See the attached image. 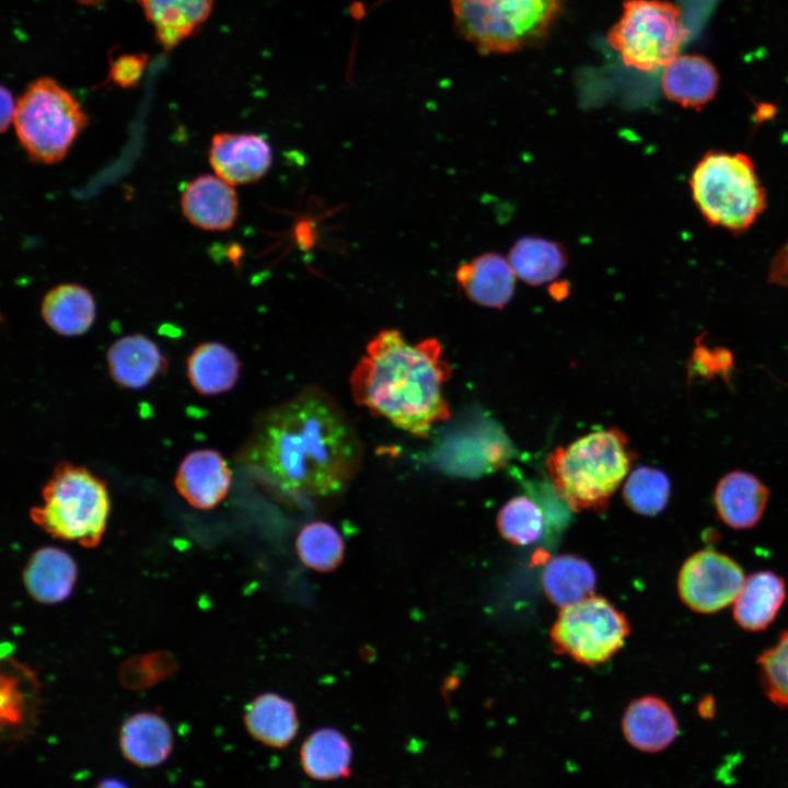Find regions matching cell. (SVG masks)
<instances>
[{
    "instance_id": "1",
    "label": "cell",
    "mask_w": 788,
    "mask_h": 788,
    "mask_svg": "<svg viewBox=\"0 0 788 788\" xmlns=\"http://www.w3.org/2000/svg\"><path fill=\"white\" fill-rule=\"evenodd\" d=\"M362 460L360 438L341 407L316 386L263 412L239 461L276 486L313 497L341 493Z\"/></svg>"
},
{
    "instance_id": "2",
    "label": "cell",
    "mask_w": 788,
    "mask_h": 788,
    "mask_svg": "<svg viewBox=\"0 0 788 788\" xmlns=\"http://www.w3.org/2000/svg\"><path fill=\"white\" fill-rule=\"evenodd\" d=\"M451 367L438 339L410 344L397 329L379 332L350 373L354 401L419 438L450 417L443 385Z\"/></svg>"
},
{
    "instance_id": "3",
    "label": "cell",
    "mask_w": 788,
    "mask_h": 788,
    "mask_svg": "<svg viewBox=\"0 0 788 788\" xmlns=\"http://www.w3.org/2000/svg\"><path fill=\"white\" fill-rule=\"evenodd\" d=\"M634 460L625 433L607 428L554 449L546 467L556 493L571 509L601 511L626 479Z\"/></svg>"
},
{
    "instance_id": "4",
    "label": "cell",
    "mask_w": 788,
    "mask_h": 788,
    "mask_svg": "<svg viewBox=\"0 0 788 788\" xmlns=\"http://www.w3.org/2000/svg\"><path fill=\"white\" fill-rule=\"evenodd\" d=\"M43 502L32 520L51 536L96 546L106 529L109 496L106 483L85 466L59 462L42 490Z\"/></svg>"
},
{
    "instance_id": "5",
    "label": "cell",
    "mask_w": 788,
    "mask_h": 788,
    "mask_svg": "<svg viewBox=\"0 0 788 788\" xmlns=\"http://www.w3.org/2000/svg\"><path fill=\"white\" fill-rule=\"evenodd\" d=\"M457 31L482 54H509L541 42L563 0H451Z\"/></svg>"
},
{
    "instance_id": "6",
    "label": "cell",
    "mask_w": 788,
    "mask_h": 788,
    "mask_svg": "<svg viewBox=\"0 0 788 788\" xmlns=\"http://www.w3.org/2000/svg\"><path fill=\"white\" fill-rule=\"evenodd\" d=\"M690 185L698 210L711 225L744 231L765 208L754 163L743 153L707 152L694 167Z\"/></svg>"
},
{
    "instance_id": "7",
    "label": "cell",
    "mask_w": 788,
    "mask_h": 788,
    "mask_svg": "<svg viewBox=\"0 0 788 788\" xmlns=\"http://www.w3.org/2000/svg\"><path fill=\"white\" fill-rule=\"evenodd\" d=\"M80 103L54 79L33 81L16 101L13 125L27 157L56 163L88 124Z\"/></svg>"
},
{
    "instance_id": "8",
    "label": "cell",
    "mask_w": 788,
    "mask_h": 788,
    "mask_svg": "<svg viewBox=\"0 0 788 788\" xmlns=\"http://www.w3.org/2000/svg\"><path fill=\"white\" fill-rule=\"evenodd\" d=\"M687 34L674 3L626 0L619 19L607 33V43L626 66L656 71L679 55Z\"/></svg>"
},
{
    "instance_id": "9",
    "label": "cell",
    "mask_w": 788,
    "mask_h": 788,
    "mask_svg": "<svg viewBox=\"0 0 788 788\" xmlns=\"http://www.w3.org/2000/svg\"><path fill=\"white\" fill-rule=\"evenodd\" d=\"M630 627L605 598L590 595L561 607L551 629L554 649L586 665L606 662L623 646Z\"/></svg>"
},
{
    "instance_id": "10",
    "label": "cell",
    "mask_w": 788,
    "mask_h": 788,
    "mask_svg": "<svg viewBox=\"0 0 788 788\" xmlns=\"http://www.w3.org/2000/svg\"><path fill=\"white\" fill-rule=\"evenodd\" d=\"M744 579L734 559L707 548L685 559L677 575V592L690 610L712 614L734 602Z\"/></svg>"
},
{
    "instance_id": "11",
    "label": "cell",
    "mask_w": 788,
    "mask_h": 788,
    "mask_svg": "<svg viewBox=\"0 0 788 788\" xmlns=\"http://www.w3.org/2000/svg\"><path fill=\"white\" fill-rule=\"evenodd\" d=\"M209 163L229 184H250L270 170L273 149L262 135L218 132L210 142Z\"/></svg>"
},
{
    "instance_id": "12",
    "label": "cell",
    "mask_w": 788,
    "mask_h": 788,
    "mask_svg": "<svg viewBox=\"0 0 788 788\" xmlns=\"http://www.w3.org/2000/svg\"><path fill=\"white\" fill-rule=\"evenodd\" d=\"M181 208L195 227L208 231L230 229L239 212L237 196L231 184L205 174L189 181L181 194Z\"/></svg>"
},
{
    "instance_id": "13",
    "label": "cell",
    "mask_w": 788,
    "mask_h": 788,
    "mask_svg": "<svg viewBox=\"0 0 788 788\" xmlns=\"http://www.w3.org/2000/svg\"><path fill=\"white\" fill-rule=\"evenodd\" d=\"M231 471L223 456L210 449L195 450L181 462L175 487L197 509H211L227 496Z\"/></svg>"
},
{
    "instance_id": "14",
    "label": "cell",
    "mask_w": 788,
    "mask_h": 788,
    "mask_svg": "<svg viewBox=\"0 0 788 788\" xmlns=\"http://www.w3.org/2000/svg\"><path fill=\"white\" fill-rule=\"evenodd\" d=\"M768 499V487L755 475L745 471L725 474L714 491L718 517L734 530L755 526L764 514Z\"/></svg>"
},
{
    "instance_id": "15",
    "label": "cell",
    "mask_w": 788,
    "mask_h": 788,
    "mask_svg": "<svg viewBox=\"0 0 788 788\" xmlns=\"http://www.w3.org/2000/svg\"><path fill=\"white\" fill-rule=\"evenodd\" d=\"M622 731L633 748L657 753L674 742L679 723L667 702L658 696L646 695L627 706L622 718Z\"/></svg>"
},
{
    "instance_id": "16",
    "label": "cell",
    "mask_w": 788,
    "mask_h": 788,
    "mask_svg": "<svg viewBox=\"0 0 788 788\" xmlns=\"http://www.w3.org/2000/svg\"><path fill=\"white\" fill-rule=\"evenodd\" d=\"M455 277L465 296L482 306L501 309L514 292L515 274L509 260L495 253L462 264Z\"/></svg>"
},
{
    "instance_id": "17",
    "label": "cell",
    "mask_w": 788,
    "mask_h": 788,
    "mask_svg": "<svg viewBox=\"0 0 788 788\" xmlns=\"http://www.w3.org/2000/svg\"><path fill=\"white\" fill-rule=\"evenodd\" d=\"M108 372L120 386L139 390L167 367L158 345L141 334L126 335L114 341L106 355Z\"/></svg>"
},
{
    "instance_id": "18",
    "label": "cell",
    "mask_w": 788,
    "mask_h": 788,
    "mask_svg": "<svg viewBox=\"0 0 788 788\" xmlns=\"http://www.w3.org/2000/svg\"><path fill=\"white\" fill-rule=\"evenodd\" d=\"M719 77L700 55H677L664 68L661 86L668 99L684 107L700 109L716 95Z\"/></svg>"
},
{
    "instance_id": "19",
    "label": "cell",
    "mask_w": 788,
    "mask_h": 788,
    "mask_svg": "<svg viewBox=\"0 0 788 788\" xmlns=\"http://www.w3.org/2000/svg\"><path fill=\"white\" fill-rule=\"evenodd\" d=\"M785 599L786 583L780 576L769 570L754 572L744 579L733 602V618L744 630H764L776 618Z\"/></svg>"
},
{
    "instance_id": "20",
    "label": "cell",
    "mask_w": 788,
    "mask_h": 788,
    "mask_svg": "<svg viewBox=\"0 0 788 788\" xmlns=\"http://www.w3.org/2000/svg\"><path fill=\"white\" fill-rule=\"evenodd\" d=\"M77 566L69 554L57 547H43L30 557L23 572L25 588L39 603L55 604L72 591Z\"/></svg>"
},
{
    "instance_id": "21",
    "label": "cell",
    "mask_w": 788,
    "mask_h": 788,
    "mask_svg": "<svg viewBox=\"0 0 788 788\" xmlns=\"http://www.w3.org/2000/svg\"><path fill=\"white\" fill-rule=\"evenodd\" d=\"M119 746L130 763L140 767H155L170 755L173 734L166 720L154 712L132 715L123 723Z\"/></svg>"
},
{
    "instance_id": "22",
    "label": "cell",
    "mask_w": 788,
    "mask_h": 788,
    "mask_svg": "<svg viewBox=\"0 0 788 788\" xmlns=\"http://www.w3.org/2000/svg\"><path fill=\"white\" fill-rule=\"evenodd\" d=\"M244 723L256 741L274 749L289 745L299 730L293 703L270 692L256 696L246 706Z\"/></svg>"
},
{
    "instance_id": "23",
    "label": "cell",
    "mask_w": 788,
    "mask_h": 788,
    "mask_svg": "<svg viewBox=\"0 0 788 788\" xmlns=\"http://www.w3.org/2000/svg\"><path fill=\"white\" fill-rule=\"evenodd\" d=\"M40 313L57 334L79 336L88 332L95 320V302L85 287L62 283L45 294Z\"/></svg>"
},
{
    "instance_id": "24",
    "label": "cell",
    "mask_w": 788,
    "mask_h": 788,
    "mask_svg": "<svg viewBox=\"0 0 788 788\" xmlns=\"http://www.w3.org/2000/svg\"><path fill=\"white\" fill-rule=\"evenodd\" d=\"M352 750L348 739L337 729L323 727L302 743L300 762L304 773L315 780H337L351 772Z\"/></svg>"
},
{
    "instance_id": "25",
    "label": "cell",
    "mask_w": 788,
    "mask_h": 788,
    "mask_svg": "<svg viewBox=\"0 0 788 788\" xmlns=\"http://www.w3.org/2000/svg\"><path fill=\"white\" fill-rule=\"evenodd\" d=\"M240 368L236 355L218 341L199 344L187 358V378L202 395L230 391L239 379Z\"/></svg>"
},
{
    "instance_id": "26",
    "label": "cell",
    "mask_w": 788,
    "mask_h": 788,
    "mask_svg": "<svg viewBox=\"0 0 788 788\" xmlns=\"http://www.w3.org/2000/svg\"><path fill=\"white\" fill-rule=\"evenodd\" d=\"M155 28L160 44L169 49L187 37L209 15L212 0H138Z\"/></svg>"
},
{
    "instance_id": "27",
    "label": "cell",
    "mask_w": 788,
    "mask_h": 788,
    "mask_svg": "<svg viewBox=\"0 0 788 788\" xmlns=\"http://www.w3.org/2000/svg\"><path fill=\"white\" fill-rule=\"evenodd\" d=\"M596 577L583 558L563 554L551 558L542 573V584L548 600L565 607L592 595Z\"/></svg>"
},
{
    "instance_id": "28",
    "label": "cell",
    "mask_w": 788,
    "mask_h": 788,
    "mask_svg": "<svg viewBox=\"0 0 788 788\" xmlns=\"http://www.w3.org/2000/svg\"><path fill=\"white\" fill-rule=\"evenodd\" d=\"M508 260L518 278L538 286L555 279L566 265L563 248L553 241L524 236L511 247Z\"/></svg>"
},
{
    "instance_id": "29",
    "label": "cell",
    "mask_w": 788,
    "mask_h": 788,
    "mask_svg": "<svg viewBox=\"0 0 788 788\" xmlns=\"http://www.w3.org/2000/svg\"><path fill=\"white\" fill-rule=\"evenodd\" d=\"M300 560L318 572L335 570L343 561L345 543L337 529L325 521L305 524L296 541Z\"/></svg>"
},
{
    "instance_id": "30",
    "label": "cell",
    "mask_w": 788,
    "mask_h": 788,
    "mask_svg": "<svg viewBox=\"0 0 788 788\" xmlns=\"http://www.w3.org/2000/svg\"><path fill=\"white\" fill-rule=\"evenodd\" d=\"M671 483L660 468L641 465L633 470L623 486V498L628 508L638 514L653 517L667 507Z\"/></svg>"
},
{
    "instance_id": "31",
    "label": "cell",
    "mask_w": 788,
    "mask_h": 788,
    "mask_svg": "<svg viewBox=\"0 0 788 788\" xmlns=\"http://www.w3.org/2000/svg\"><path fill=\"white\" fill-rule=\"evenodd\" d=\"M497 528L511 544L526 546L536 543L544 531V514L540 506L528 496L508 500L497 514Z\"/></svg>"
},
{
    "instance_id": "32",
    "label": "cell",
    "mask_w": 788,
    "mask_h": 788,
    "mask_svg": "<svg viewBox=\"0 0 788 788\" xmlns=\"http://www.w3.org/2000/svg\"><path fill=\"white\" fill-rule=\"evenodd\" d=\"M761 684L767 697L780 707H788V630L757 658Z\"/></svg>"
},
{
    "instance_id": "33",
    "label": "cell",
    "mask_w": 788,
    "mask_h": 788,
    "mask_svg": "<svg viewBox=\"0 0 788 788\" xmlns=\"http://www.w3.org/2000/svg\"><path fill=\"white\" fill-rule=\"evenodd\" d=\"M175 669V660L167 652H152L129 659L120 677L129 688H143L165 679Z\"/></svg>"
},
{
    "instance_id": "34",
    "label": "cell",
    "mask_w": 788,
    "mask_h": 788,
    "mask_svg": "<svg viewBox=\"0 0 788 788\" xmlns=\"http://www.w3.org/2000/svg\"><path fill=\"white\" fill-rule=\"evenodd\" d=\"M732 368L733 358L728 349H709L697 343L690 360L688 372L690 376L697 374L700 378L712 379L719 375L727 381Z\"/></svg>"
},
{
    "instance_id": "35",
    "label": "cell",
    "mask_w": 788,
    "mask_h": 788,
    "mask_svg": "<svg viewBox=\"0 0 788 788\" xmlns=\"http://www.w3.org/2000/svg\"><path fill=\"white\" fill-rule=\"evenodd\" d=\"M1 721L3 726L14 727L22 722L25 714V694L22 679L10 670L1 675Z\"/></svg>"
},
{
    "instance_id": "36",
    "label": "cell",
    "mask_w": 788,
    "mask_h": 788,
    "mask_svg": "<svg viewBox=\"0 0 788 788\" xmlns=\"http://www.w3.org/2000/svg\"><path fill=\"white\" fill-rule=\"evenodd\" d=\"M146 63V55L120 56L111 65L108 79L123 88L136 86L141 78Z\"/></svg>"
},
{
    "instance_id": "37",
    "label": "cell",
    "mask_w": 788,
    "mask_h": 788,
    "mask_svg": "<svg viewBox=\"0 0 788 788\" xmlns=\"http://www.w3.org/2000/svg\"><path fill=\"white\" fill-rule=\"evenodd\" d=\"M769 280L779 285H788V245L775 257L769 271Z\"/></svg>"
},
{
    "instance_id": "38",
    "label": "cell",
    "mask_w": 788,
    "mask_h": 788,
    "mask_svg": "<svg viewBox=\"0 0 788 788\" xmlns=\"http://www.w3.org/2000/svg\"><path fill=\"white\" fill-rule=\"evenodd\" d=\"M16 103L13 101L11 92L1 86V132H5L7 128L13 123Z\"/></svg>"
},
{
    "instance_id": "39",
    "label": "cell",
    "mask_w": 788,
    "mask_h": 788,
    "mask_svg": "<svg viewBox=\"0 0 788 788\" xmlns=\"http://www.w3.org/2000/svg\"><path fill=\"white\" fill-rule=\"evenodd\" d=\"M698 712L704 718H710L715 712V703L711 696H706L698 704Z\"/></svg>"
},
{
    "instance_id": "40",
    "label": "cell",
    "mask_w": 788,
    "mask_h": 788,
    "mask_svg": "<svg viewBox=\"0 0 788 788\" xmlns=\"http://www.w3.org/2000/svg\"><path fill=\"white\" fill-rule=\"evenodd\" d=\"M95 788H130V787L117 778H105V779H102L95 786Z\"/></svg>"
},
{
    "instance_id": "41",
    "label": "cell",
    "mask_w": 788,
    "mask_h": 788,
    "mask_svg": "<svg viewBox=\"0 0 788 788\" xmlns=\"http://www.w3.org/2000/svg\"><path fill=\"white\" fill-rule=\"evenodd\" d=\"M88 1H90V0H88Z\"/></svg>"
}]
</instances>
